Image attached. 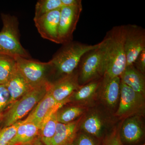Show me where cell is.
I'll use <instances>...</instances> for the list:
<instances>
[{
	"label": "cell",
	"mask_w": 145,
	"mask_h": 145,
	"mask_svg": "<svg viewBox=\"0 0 145 145\" xmlns=\"http://www.w3.org/2000/svg\"><path fill=\"white\" fill-rule=\"evenodd\" d=\"M75 71L60 78L53 84L51 83L49 90L57 103L67 102V99L81 86L78 81V75L74 74Z\"/></svg>",
	"instance_id": "12"
},
{
	"label": "cell",
	"mask_w": 145,
	"mask_h": 145,
	"mask_svg": "<svg viewBox=\"0 0 145 145\" xmlns=\"http://www.w3.org/2000/svg\"><path fill=\"white\" fill-rule=\"evenodd\" d=\"M124 25V47L128 66L133 65L140 52L145 49V31L136 25Z\"/></svg>",
	"instance_id": "8"
},
{
	"label": "cell",
	"mask_w": 145,
	"mask_h": 145,
	"mask_svg": "<svg viewBox=\"0 0 145 145\" xmlns=\"http://www.w3.org/2000/svg\"><path fill=\"white\" fill-rule=\"evenodd\" d=\"M63 7L73 6L82 3L81 0H61Z\"/></svg>",
	"instance_id": "30"
},
{
	"label": "cell",
	"mask_w": 145,
	"mask_h": 145,
	"mask_svg": "<svg viewBox=\"0 0 145 145\" xmlns=\"http://www.w3.org/2000/svg\"><path fill=\"white\" fill-rule=\"evenodd\" d=\"M65 103H57L51 95L49 88L44 97L23 122L32 123L40 129L43 123L53 113L57 112Z\"/></svg>",
	"instance_id": "9"
},
{
	"label": "cell",
	"mask_w": 145,
	"mask_h": 145,
	"mask_svg": "<svg viewBox=\"0 0 145 145\" xmlns=\"http://www.w3.org/2000/svg\"><path fill=\"white\" fill-rule=\"evenodd\" d=\"M16 67L15 57L0 54V84H5Z\"/></svg>",
	"instance_id": "19"
},
{
	"label": "cell",
	"mask_w": 145,
	"mask_h": 145,
	"mask_svg": "<svg viewBox=\"0 0 145 145\" xmlns=\"http://www.w3.org/2000/svg\"><path fill=\"white\" fill-rule=\"evenodd\" d=\"M82 128L89 135L99 137L103 132V123L99 115L91 114L83 121Z\"/></svg>",
	"instance_id": "21"
},
{
	"label": "cell",
	"mask_w": 145,
	"mask_h": 145,
	"mask_svg": "<svg viewBox=\"0 0 145 145\" xmlns=\"http://www.w3.org/2000/svg\"><path fill=\"white\" fill-rule=\"evenodd\" d=\"M72 145H96L94 140L89 135L81 133L75 137Z\"/></svg>",
	"instance_id": "27"
},
{
	"label": "cell",
	"mask_w": 145,
	"mask_h": 145,
	"mask_svg": "<svg viewBox=\"0 0 145 145\" xmlns=\"http://www.w3.org/2000/svg\"><path fill=\"white\" fill-rule=\"evenodd\" d=\"M29 145H45L40 140V138H37L36 140H34V142H32L31 144Z\"/></svg>",
	"instance_id": "31"
},
{
	"label": "cell",
	"mask_w": 145,
	"mask_h": 145,
	"mask_svg": "<svg viewBox=\"0 0 145 145\" xmlns=\"http://www.w3.org/2000/svg\"><path fill=\"white\" fill-rule=\"evenodd\" d=\"M57 112L53 113L42 125L40 129L39 138L42 142L45 145L48 143L54 137L58 121Z\"/></svg>",
	"instance_id": "20"
},
{
	"label": "cell",
	"mask_w": 145,
	"mask_h": 145,
	"mask_svg": "<svg viewBox=\"0 0 145 145\" xmlns=\"http://www.w3.org/2000/svg\"><path fill=\"white\" fill-rule=\"evenodd\" d=\"M67 145H72V144H69Z\"/></svg>",
	"instance_id": "32"
},
{
	"label": "cell",
	"mask_w": 145,
	"mask_h": 145,
	"mask_svg": "<svg viewBox=\"0 0 145 145\" xmlns=\"http://www.w3.org/2000/svg\"><path fill=\"white\" fill-rule=\"evenodd\" d=\"M84 109L79 106H72L57 112L58 122L63 124L71 123L84 112Z\"/></svg>",
	"instance_id": "24"
},
{
	"label": "cell",
	"mask_w": 145,
	"mask_h": 145,
	"mask_svg": "<svg viewBox=\"0 0 145 145\" xmlns=\"http://www.w3.org/2000/svg\"><path fill=\"white\" fill-rule=\"evenodd\" d=\"M78 123L68 124L57 123L54 137L48 145H67L72 144L76 137Z\"/></svg>",
	"instance_id": "15"
},
{
	"label": "cell",
	"mask_w": 145,
	"mask_h": 145,
	"mask_svg": "<svg viewBox=\"0 0 145 145\" xmlns=\"http://www.w3.org/2000/svg\"><path fill=\"white\" fill-rule=\"evenodd\" d=\"M5 85L10 94L9 105H10L33 88L27 82L17 67Z\"/></svg>",
	"instance_id": "13"
},
{
	"label": "cell",
	"mask_w": 145,
	"mask_h": 145,
	"mask_svg": "<svg viewBox=\"0 0 145 145\" xmlns=\"http://www.w3.org/2000/svg\"><path fill=\"white\" fill-rule=\"evenodd\" d=\"M51 83H46L31 89L20 99L10 105L5 115V124L9 126L20 121L26 116L43 99L48 90Z\"/></svg>",
	"instance_id": "5"
},
{
	"label": "cell",
	"mask_w": 145,
	"mask_h": 145,
	"mask_svg": "<svg viewBox=\"0 0 145 145\" xmlns=\"http://www.w3.org/2000/svg\"><path fill=\"white\" fill-rule=\"evenodd\" d=\"M101 42L88 45L78 42L71 41L66 44L49 61L51 69L63 77L70 75L78 68L82 57L88 51L100 46Z\"/></svg>",
	"instance_id": "2"
},
{
	"label": "cell",
	"mask_w": 145,
	"mask_h": 145,
	"mask_svg": "<svg viewBox=\"0 0 145 145\" xmlns=\"http://www.w3.org/2000/svg\"><path fill=\"white\" fill-rule=\"evenodd\" d=\"M61 9H57L34 19L35 26L43 39L59 44L58 28Z\"/></svg>",
	"instance_id": "10"
},
{
	"label": "cell",
	"mask_w": 145,
	"mask_h": 145,
	"mask_svg": "<svg viewBox=\"0 0 145 145\" xmlns=\"http://www.w3.org/2000/svg\"><path fill=\"white\" fill-rule=\"evenodd\" d=\"M40 129L31 123L21 121L16 135L8 145H29L39 138Z\"/></svg>",
	"instance_id": "17"
},
{
	"label": "cell",
	"mask_w": 145,
	"mask_h": 145,
	"mask_svg": "<svg viewBox=\"0 0 145 145\" xmlns=\"http://www.w3.org/2000/svg\"><path fill=\"white\" fill-rule=\"evenodd\" d=\"M82 10V3L78 5L61 8L58 28L59 44H65L72 41L73 33Z\"/></svg>",
	"instance_id": "7"
},
{
	"label": "cell",
	"mask_w": 145,
	"mask_h": 145,
	"mask_svg": "<svg viewBox=\"0 0 145 145\" xmlns=\"http://www.w3.org/2000/svg\"><path fill=\"white\" fill-rule=\"evenodd\" d=\"M133 66L139 72L143 75L145 72V49L140 52L135 60Z\"/></svg>",
	"instance_id": "28"
},
{
	"label": "cell",
	"mask_w": 145,
	"mask_h": 145,
	"mask_svg": "<svg viewBox=\"0 0 145 145\" xmlns=\"http://www.w3.org/2000/svg\"><path fill=\"white\" fill-rule=\"evenodd\" d=\"M120 77L110 78L104 75L103 82L100 86L102 96L109 106L113 107L117 105L120 96Z\"/></svg>",
	"instance_id": "14"
},
{
	"label": "cell",
	"mask_w": 145,
	"mask_h": 145,
	"mask_svg": "<svg viewBox=\"0 0 145 145\" xmlns=\"http://www.w3.org/2000/svg\"><path fill=\"white\" fill-rule=\"evenodd\" d=\"M18 70L32 88L48 82V71L51 69L50 63H44L21 57H15Z\"/></svg>",
	"instance_id": "6"
},
{
	"label": "cell",
	"mask_w": 145,
	"mask_h": 145,
	"mask_svg": "<svg viewBox=\"0 0 145 145\" xmlns=\"http://www.w3.org/2000/svg\"><path fill=\"white\" fill-rule=\"evenodd\" d=\"M10 96L5 84H0V117L10 104Z\"/></svg>",
	"instance_id": "26"
},
{
	"label": "cell",
	"mask_w": 145,
	"mask_h": 145,
	"mask_svg": "<svg viewBox=\"0 0 145 145\" xmlns=\"http://www.w3.org/2000/svg\"><path fill=\"white\" fill-rule=\"evenodd\" d=\"M107 65V43L104 39L99 47L88 51L81 58L78 66L80 71L78 75L79 84H86L104 76Z\"/></svg>",
	"instance_id": "3"
},
{
	"label": "cell",
	"mask_w": 145,
	"mask_h": 145,
	"mask_svg": "<svg viewBox=\"0 0 145 145\" xmlns=\"http://www.w3.org/2000/svg\"><path fill=\"white\" fill-rule=\"evenodd\" d=\"M104 145H122L120 135L118 134L111 135L105 140Z\"/></svg>",
	"instance_id": "29"
},
{
	"label": "cell",
	"mask_w": 145,
	"mask_h": 145,
	"mask_svg": "<svg viewBox=\"0 0 145 145\" xmlns=\"http://www.w3.org/2000/svg\"><path fill=\"white\" fill-rule=\"evenodd\" d=\"M21 121L15 123L5 127L0 131V145H8L16 135L18 127L20 125Z\"/></svg>",
	"instance_id": "25"
},
{
	"label": "cell",
	"mask_w": 145,
	"mask_h": 145,
	"mask_svg": "<svg viewBox=\"0 0 145 145\" xmlns=\"http://www.w3.org/2000/svg\"><path fill=\"white\" fill-rule=\"evenodd\" d=\"M125 36V25H122L113 27L105 37L107 60L105 74L110 78L120 77L126 67Z\"/></svg>",
	"instance_id": "1"
},
{
	"label": "cell",
	"mask_w": 145,
	"mask_h": 145,
	"mask_svg": "<svg viewBox=\"0 0 145 145\" xmlns=\"http://www.w3.org/2000/svg\"><path fill=\"white\" fill-rule=\"evenodd\" d=\"M100 82L99 81H93L81 86L71 96L75 101H85L90 99L95 94L99 89Z\"/></svg>",
	"instance_id": "22"
},
{
	"label": "cell",
	"mask_w": 145,
	"mask_h": 145,
	"mask_svg": "<svg viewBox=\"0 0 145 145\" xmlns=\"http://www.w3.org/2000/svg\"><path fill=\"white\" fill-rule=\"evenodd\" d=\"M120 102L116 114L124 116L137 110L144 104V95L135 91L121 81Z\"/></svg>",
	"instance_id": "11"
},
{
	"label": "cell",
	"mask_w": 145,
	"mask_h": 145,
	"mask_svg": "<svg viewBox=\"0 0 145 145\" xmlns=\"http://www.w3.org/2000/svg\"><path fill=\"white\" fill-rule=\"evenodd\" d=\"M140 145H145V144Z\"/></svg>",
	"instance_id": "33"
},
{
	"label": "cell",
	"mask_w": 145,
	"mask_h": 145,
	"mask_svg": "<svg viewBox=\"0 0 145 145\" xmlns=\"http://www.w3.org/2000/svg\"><path fill=\"white\" fill-rule=\"evenodd\" d=\"M120 80L137 93L144 96V76L136 69L133 65L127 66L120 76Z\"/></svg>",
	"instance_id": "18"
},
{
	"label": "cell",
	"mask_w": 145,
	"mask_h": 145,
	"mask_svg": "<svg viewBox=\"0 0 145 145\" xmlns=\"http://www.w3.org/2000/svg\"><path fill=\"white\" fill-rule=\"evenodd\" d=\"M143 135L142 127L138 117L136 116L130 117L124 122L120 137L125 142H136Z\"/></svg>",
	"instance_id": "16"
},
{
	"label": "cell",
	"mask_w": 145,
	"mask_h": 145,
	"mask_svg": "<svg viewBox=\"0 0 145 145\" xmlns=\"http://www.w3.org/2000/svg\"><path fill=\"white\" fill-rule=\"evenodd\" d=\"M62 7L63 5L61 0H40L36 4L34 19H37Z\"/></svg>",
	"instance_id": "23"
},
{
	"label": "cell",
	"mask_w": 145,
	"mask_h": 145,
	"mask_svg": "<svg viewBox=\"0 0 145 145\" xmlns=\"http://www.w3.org/2000/svg\"><path fill=\"white\" fill-rule=\"evenodd\" d=\"M2 29L0 31V54L30 59V54L21 44L18 18L2 13Z\"/></svg>",
	"instance_id": "4"
}]
</instances>
